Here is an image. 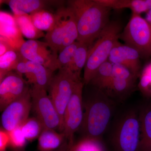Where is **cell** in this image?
<instances>
[{
    "label": "cell",
    "mask_w": 151,
    "mask_h": 151,
    "mask_svg": "<svg viewBox=\"0 0 151 151\" xmlns=\"http://www.w3.org/2000/svg\"><path fill=\"white\" fill-rule=\"evenodd\" d=\"M68 6L73 10L77 23L76 41L90 47L110 22L112 9L101 5L96 0H71Z\"/></svg>",
    "instance_id": "1"
},
{
    "label": "cell",
    "mask_w": 151,
    "mask_h": 151,
    "mask_svg": "<svg viewBox=\"0 0 151 151\" xmlns=\"http://www.w3.org/2000/svg\"><path fill=\"white\" fill-rule=\"evenodd\" d=\"M95 88L94 94L83 102L85 111L79 130L83 137L101 140L110 124L115 102L103 90Z\"/></svg>",
    "instance_id": "2"
},
{
    "label": "cell",
    "mask_w": 151,
    "mask_h": 151,
    "mask_svg": "<svg viewBox=\"0 0 151 151\" xmlns=\"http://www.w3.org/2000/svg\"><path fill=\"white\" fill-rule=\"evenodd\" d=\"M122 31L120 22H110L90 47L84 68V84H89L98 68L108 60L111 50L119 41Z\"/></svg>",
    "instance_id": "3"
},
{
    "label": "cell",
    "mask_w": 151,
    "mask_h": 151,
    "mask_svg": "<svg viewBox=\"0 0 151 151\" xmlns=\"http://www.w3.org/2000/svg\"><path fill=\"white\" fill-rule=\"evenodd\" d=\"M55 15L54 25L45 37V42L57 54L77 41L78 32L75 14L69 6L60 8Z\"/></svg>",
    "instance_id": "4"
},
{
    "label": "cell",
    "mask_w": 151,
    "mask_h": 151,
    "mask_svg": "<svg viewBox=\"0 0 151 151\" xmlns=\"http://www.w3.org/2000/svg\"><path fill=\"white\" fill-rule=\"evenodd\" d=\"M113 129L111 142L114 151H138L140 137L139 108L122 114Z\"/></svg>",
    "instance_id": "5"
},
{
    "label": "cell",
    "mask_w": 151,
    "mask_h": 151,
    "mask_svg": "<svg viewBox=\"0 0 151 151\" xmlns=\"http://www.w3.org/2000/svg\"><path fill=\"white\" fill-rule=\"evenodd\" d=\"M120 39L137 50L141 59H151V25L140 15L132 13Z\"/></svg>",
    "instance_id": "6"
},
{
    "label": "cell",
    "mask_w": 151,
    "mask_h": 151,
    "mask_svg": "<svg viewBox=\"0 0 151 151\" xmlns=\"http://www.w3.org/2000/svg\"><path fill=\"white\" fill-rule=\"evenodd\" d=\"M81 80V77L68 68H63L59 69L58 73L53 76L49 87V96L60 116L62 132L65 109L76 84Z\"/></svg>",
    "instance_id": "7"
},
{
    "label": "cell",
    "mask_w": 151,
    "mask_h": 151,
    "mask_svg": "<svg viewBox=\"0 0 151 151\" xmlns=\"http://www.w3.org/2000/svg\"><path fill=\"white\" fill-rule=\"evenodd\" d=\"M47 90L32 86L31 89L32 109L44 129L58 130L62 133L61 119Z\"/></svg>",
    "instance_id": "8"
},
{
    "label": "cell",
    "mask_w": 151,
    "mask_h": 151,
    "mask_svg": "<svg viewBox=\"0 0 151 151\" xmlns=\"http://www.w3.org/2000/svg\"><path fill=\"white\" fill-rule=\"evenodd\" d=\"M82 80L76 84L65 109L63 120V131L68 145L74 144V135L80 129L84 116Z\"/></svg>",
    "instance_id": "9"
},
{
    "label": "cell",
    "mask_w": 151,
    "mask_h": 151,
    "mask_svg": "<svg viewBox=\"0 0 151 151\" xmlns=\"http://www.w3.org/2000/svg\"><path fill=\"white\" fill-rule=\"evenodd\" d=\"M32 109L30 89L26 94L8 105L2 111L1 123L3 129L9 132L21 127L28 119Z\"/></svg>",
    "instance_id": "10"
},
{
    "label": "cell",
    "mask_w": 151,
    "mask_h": 151,
    "mask_svg": "<svg viewBox=\"0 0 151 151\" xmlns=\"http://www.w3.org/2000/svg\"><path fill=\"white\" fill-rule=\"evenodd\" d=\"M27 81L16 70L7 73L0 80V110L22 97L30 89Z\"/></svg>",
    "instance_id": "11"
},
{
    "label": "cell",
    "mask_w": 151,
    "mask_h": 151,
    "mask_svg": "<svg viewBox=\"0 0 151 151\" xmlns=\"http://www.w3.org/2000/svg\"><path fill=\"white\" fill-rule=\"evenodd\" d=\"M19 50L25 59L39 63L54 72L53 67L57 54L52 50L46 42L28 40L23 43Z\"/></svg>",
    "instance_id": "12"
},
{
    "label": "cell",
    "mask_w": 151,
    "mask_h": 151,
    "mask_svg": "<svg viewBox=\"0 0 151 151\" xmlns=\"http://www.w3.org/2000/svg\"><path fill=\"white\" fill-rule=\"evenodd\" d=\"M16 71L24 74L28 83L48 90L53 76V72L45 66L27 60L20 63Z\"/></svg>",
    "instance_id": "13"
},
{
    "label": "cell",
    "mask_w": 151,
    "mask_h": 151,
    "mask_svg": "<svg viewBox=\"0 0 151 151\" xmlns=\"http://www.w3.org/2000/svg\"><path fill=\"white\" fill-rule=\"evenodd\" d=\"M140 59L137 50L119 41L113 47L108 58L113 64L124 65L138 78L142 71Z\"/></svg>",
    "instance_id": "14"
},
{
    "label": "cell",
    "mask_w": 151,
    "mask_h": 151,
    "mask_svg": "<svg viewBox=\"0 0 151 151\" xmlns=\"http://www.w3.org/2000/svg\"><path fill=\"white\" fill-rule=\"evenodd\" d=\"M0 34L16 49H19L25 42L14 16L2 11L0 12Z\"/></svg>",
    "instance_id": "15"
},
{
    "label": "cell",
    "mask_w": 151,
    "mask_h": 151,
    "mask_svg": "<svg viewBox=\"0 0 151 151\" xmlns=\"http://www.w3.org/2000/svg\"><path fill=\"white\" fill-rule=\"evenodd\" d=\"M139 109L140 137L138 151H151V100L143 103Z\"/></svg>",
    "instance_id": "16"
},
{
    "label": "cell",
    "mask_w": 151,
    "mask_h": 151,
    "mask_svg": "<svg viewBox=\"0 0 151 151\" xmlns=\"http://www.w3.org/2000/svg\"><path fill=\"white\" fill-rule=\"evenodd\" d=\"M137 81L113 77L104 92L112 100L122 102L134 92Z\"/></svg>",
    "instance_id": "17"
},
{
    "label": "cell",
    "mask_w": 151,
    "mask_h": 151,
    "mask_svg": "<svg viewBox=\"0 0 151 151\" xmlns=\"http://www.w3.org/2000/svg\"><path fill=\"white\" fill-rule=\"evenodd\" d=\"M14 15H30L45 9L49 1L41 0H9L5 1Z\"/></svg>",
    "instance_id": "18"
},
{
    "label": "cell",
    "mask_w": 151,
    "mask_h": 151,
    "mask_svg": "<svg viewBox=\"0 0 151 151\" xmlns=\"http://www.w3.org/2000/svg\"><path fill=\"white\" fill-rule=\"evenodd\" d=\"M67 141L63 133L44 129L38 138V149L40 151H52L59 148Z\"/></svg>",
    "instance_id": "19"
},
{
    "label": "cell",
    "mask_w": 151,
    "mask_h": 151,
    "mask_svg": "<svg viewBox=\"0 0 151 151\" xmlns=\"http://www.w3.org/2000/svg\"><path fill=\"white\" fill-rule=\"evenodd\" d=\"M25 60L19 50H10L0 56V80L7 73L16 70L19 63Z\"/></svg>",
    "instance_id": "20"
},
{
    "label": "cell",
    "mask_w": 151,
    "mask_h": 151,
    "mask_svg": "<svg viewBox=\"0 0 151 151\" xmlns=\"http://www.w3.org/2000/svg\"><path fill=\"white\" fill-rule=\"evenodd\" d=\"M113 63L107 60L100 65L89 84L104 91L113 78Z\"/></svg>",
    "instance_id": "21"
},
{
    "label": "cell",
    "mask_w": 151,
    "mask_h": 151,
    "mask_svg": "<svg viewBox=\"0 0 151 151\" xmlns=\"http://www.w3.org/2000/svg\"><path fill=\"white\" fill-rule=\"evenodd\" d=\"M17 23L22 35L29 40H35L45 37L44 33L38 29L32 21L29 15H14Z\"/></svg>",
    "instance_id": "22"
},
{
    "label": "cell",
    "mask_w": 151,
    "mask_h": 151,
    "mask_svg": "<svg viewBox=\"0 0 151 151\" xmlns=\"http://www.w3.org/2000/svg\"><path fill=\"white\" fill-rule=\"evenodd\" d=\"M29 15L35 26L41 31L50 30L55 22V14L47 10H41Z\"/></svg>",
    "instance_id": "23"
},
{
    "label": "cell",
    "mask_w": 151,
    "mask_h": 151,
    "mask_svg": "<svg viewBox=\"0 0 151 151\" xmlns=\"http://www.w3.org/2000/svg\"><path fill=\"white\" fill-rule=\"evenodd\" d=\"M89 48L88 45L79 42L72 61L66 68L79 77H81V71L86 65Z\"/></svg>",
    "instance_id": "24"
},
{
    "label": "cell",
    "mask_w": 151,
    "mask_h": 151,
    "mask_svg": "<svg viewBox=\"0 0 151 151\" xmlns=\"http://www.w3.org/2000/svg\"><path fill=\"white\" fill-rule=\"evenodd\" d=\"M23 134L27 140L32 141L38 138L44 127L37 118H29L21 126Z\"/></svg>",
    "instance_id": "25"
},
{
    "label": "cell",
    "mask_w": 151,
    "mask_h": 151,
    "mask_svg": "<svg viewBox=\"0 0 151 151\" xmlns=\"http://www.w3.org/2000/svg\"><path fill=\"white\" fill-rule=\"evenodd\" d=\"M78 45L79 42H75L60 52L55 62L53 71L63 68H67L68 66L72 61Z\"/></svg>",
    "instance_id": "26"
},
{
    "label": "cell",
    "mask_w": 151,
    "mask_h": 151,
    "mask_svg": "<svg viewBox=\"0 0 151 151\" xmlns=\"http://www.w3.org/2000/svg\"><path fill=\"white\" fill-rule=\"evenodd\" d=\"M129 8L132 13L140 15L151 9V0H119L118 9Z\"/></svg>",
    "instance_id": "27"
},
{
    "label": "cell",
    "mask_w": 151,
    "mask_h": 151,
    "mask_svg": "<svg viewBox=\"0 0 151 151\" xmlns=\"http://www.w3.org/2000/svg\"><path fill=\"white\" fill-rule=\"evenodd\" d=\"M138 87L147 98L151 97V61L148 63L141 71Z\"/></svg>",
    "instance_id": "28"
},
{
    "label": "cell",
    "mask_w": 151,
    "mask_h": 151,
    "mask_svg": "<svg viewBox=\"0 0 151 151\" xmlns=\"http://www.w3.org/2000/svg\"><path fill=\"white\" fill-rule=\"evenodd\" d=\"M74 151H105L101 140L83 137L73 145Z\"/></svg>",
    "instance_id": "29"
},
{
    "label": "cell",
    "mask_w": 151,
    "mask_h": 151,
    "mask_svg": "<svg viewBox=\"0 0 151 151\" xmlns=\"http://www.w3.org/2000/svg\"><path fill=\"white\" fill-rule=\"evenodd\" d=\"M10 136L9 145L16 150H22L25 146L27 139L22 132L21 127L9 132Z\"/></svg>",
    "instance_id": "30"
},
{
    "label": "cell",
    "mask_w": 151,
    "mask_h": 151,
    "mask_svg": "<svg viewBox=\"0 0 151 151\" xmlns=\"http://www.w3.org/2000/svg\"><path fill=\"white\" fill-rule=\"evenodd\" d=\"M113 64L112 76L113 77L137 81L138 77L135 76L127 67L121 64Z\"/></svg>",
    "instance_id": "31"
},
{
    "label": "cell",
    "mask_w": 151,
    "mask_h": 151,
    "mask_svg": "<svg viewBox=\"0 0 151 151\" xmlns=\"http://www.w3.org/2000/svg\"><path fill=\"white\" fill-rule=\"evenodd\" d=\"M10 136L9 132L3 128L0 130V151H6L9 145Z\"/></svg>",
    "instance_id": "32"
},
{
    "label": "cell",
    "mask_w": 151,
    "mask_h": 151,
    "mask_svg": "<svg viewBox=\"0 0 151 151\" xmlns=\"http://www.w3.org/2000/svg\"><path fill=\"white\" fill-rule=\"evenodd\" d=\"M16 49L12 46L8 40L1 36H0V56L10 50Z\"/></svg>",
    "instance_id": "33"
},
{
    "label": "cell",
    "mask_w": 151,
    "mask_h": 151,
    "mask_svg": "<svg viewBox=\"0 0 151 151\" xmlns=\"http://www.w3.org/2000/svg\"><path fill=\"white\" fill-rule=\"evenodd\" d=\"M68 147V142L67 141H65L64 144L62 145L59 148L56 150L52 151H67Z\"/></svg>",
    "instance_id": "34"
},
{
    "label": "cell",
    "mask_w": 151,
    "mask_h": 151,
    "mask_svg": "<svg viewBox=\"0 0 151 151\" xmlns=\"http://www.w3.org/2000/svg\"><path fill=\"white\" fill-rule=\"evenodd\" d=\"M145 19L151 25V9L147 12L146 18Z\"/></svg>",
    "instance_id": "35"
},
{
    "label": "cell",
    "mask_w": 151,
    "mask_h": 151,
    "mask_svg": "<svg viewBox=\"0 0 151 151\" xmlns=\"http://www.w3.org/2000/svg\"><path fill=\"white\" fill-rule=\"evenodd\" d=\"M74 145V144H73ZM71 145V146H69L68 145V150L67 151H73V145Z\"/></svg>",
    "instance_id": "36"
}]
</instances>
